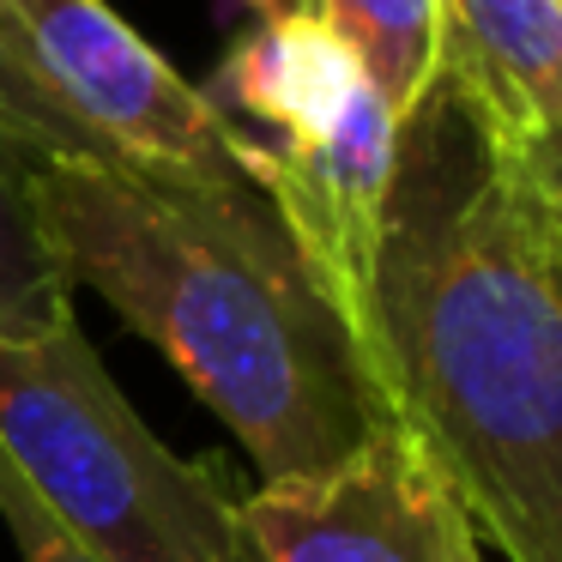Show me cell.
Returning a JSON list of instances; mask_svg holds the SVG:
<instances>
[{"instance_id": "1", "label": "cell", "mask_w": 562, "mask_h": 562, "mask_svg": "<svg viewBox=\"0 0 562 562\" xmlns=\"http://www.w3.org/2000/svg\"><path fill=\"white\" fill-rule=\"evenodd\" d=\"M357 369L502 557L562 562V176L441 79L400 122Z\"/></svg>"}, {"instance_id": "2", "label": "cell", "mask_w": 562, "mask_h": 562, "mask_svg": "<svg viewBox=\"0 0 562 562\" xmlns=\"http://www.w3.org/2000/svg\"><path fill=\"white\" fill-rule=\"evenodd\" d=\"M25 194L67 279L91 284L182 369L267 484L327 472L381 424L351 333L296 272L255 260L127 176L49 151H25Z\"/></svg>"}, {"instance_id": "3", "label": "cell", "mask_w": 562, "mask_h": 562, "mask_svg": "<svg viewBox=\"0 0 562 562\" xmlns=\"http://www.w3.org/2000/svg\"><path fill=\"white\" fill-rule=\"evenodd\" d=\"M212 110L231 122L260 194L279 212L308 291L339 315L357 351L400 115L315 7L279 0L260 7V25L224 61Z\"/></svg>"}, {"instance_id": "4", "label": "cell", "mask_w": 562, "mask_h": 562, "mask_svg": "<svg viewBox=\"0 0 562 562\" xmlns=\"http://www.w3.org/2000/svg\"><path fill=\"white\" fill-rule=\"evenodd\" d=\"M0 453L98 562H224L231 550L224 477L139 424L79 321L0 339Z\"/></svg>"}, {"instance_id": "5", "label": "cell", "mask_w": 562, "mask_h": 562, "mask_svg": "<svg viewBox=\"0 0 562 562\" xmlns=\"http://www.w3.org/2000/svg\"><path fill=\"white\" fill-rule=\"evenodd\" d=\"M0 19L37 79L122 151L146 194L303 279L291 236L260 194L231 122L151 43H139V31H127L103 0H0Z\"/></svg>"}, {"instance_id": "6", "label": "cell", "mask_w": 562, "mask_h": 562, "mask_svg": "<svg viewBox=\"0 0 562 562\" xmlns=\"http://www.w3.org/2000/svg\"><path fill=\"white\" fill-rule=\"evenodd\" d=\"M260 562H477L472 514L400 424H369L339 465L236 502Z\"/></svg>"}, {"instance_id": "7", "label": "cell", "mask_w": 562, "mask_h": 562, "mask_svg": "<svg viewBox=\"0 0 562 562\" xmlns=\"http://www.w3.org/2000/svg\"><path fill=\"white\" fill-rule=\"evenodd\" d=\"M436 79L508 146L562 134V0H441Z\"/></svg>"}, {"instance_id": "8", "label": "cell", "mask_w": 562, "mask_h": 562, "mask_svg": "<svg viewBox=\"0 0 562 562\" xmlns=\"http://www.w3.org/2000/svg\"><path fill=\"white\" fill-rule=\"evenodd\" d=\"M321 25L357 55L387 110L412 115L441 67V0H315Z\"/></svg>"}, {"instance_id": "9", "label": "cell", "mask_w": 562, "mask_h": 562, "mask_svg": "<svg viewBox=\"0 0 562 562\" xmlns=\"http://www.w3.org/2000/svg\"><path fill=\"white\" fill-rule=\"evenodd\" d=\"M25 151L31 146L0 134V339H43L74 321V279L25 194Z\"/></svg>"}, {"instance_id": "10", "label": "cell", "mask_w": 562, "mask_h": 562, "mask_svg": "<svg viewBox=\"0 0 562 562\" xmlns=\"http://www.w3.org/2000/svg\"><path fill=\"white\" fill-rule=\"evenodd\" d=\"M0 134H13L19 146L31 151H49V158H67V164H91V170H110V176H127L139 188V176L122 164V151L110 139H98L49 86L37 79V67L25 61V49L13 43L7 19H0Z\"/></svg>"}, {"instance_id": "11", "label": "cell", "mask_w": 562, "mask_h": 562, "mask_svg": "<svg viewBox=\"0 0 562 562\" xmlns=\"http://www.w3.org/2000/svg\"><path fill=\"white\" fill-rule=\"evenodd\" d=\"M0 520H7L13 544L25 550V562H98L37 496H31V484L13 472L7 453H0Z\"/></svg>"}, {"instance_id": "12", "label": "cell", "mask_w": 562, "mask_h": 562, "mask_svg": "<svg viewBox=\"0 0 562 562\" xmlns=\"http://www.w3.org/2000/svg\"><path fill=\"white\" fill-rule=\"evenodd\" d=\"M224 562H260V550L248 544V532H243V526L231 532V550H224Z\"/></svg>"}, {"instance_id": "13", "label": "cell", "mask_w": 562, "mask_h": 562, "mask_svg": "<svg viewBox=\"0 0 562 562\" xmlns=\"http://www.w3.org/2000/svg\"><path fill=\"white\" fill-rule=\"evenodd\" d=\"M248 7H267V0H248Z\"/></svg>"}]
</instances>
